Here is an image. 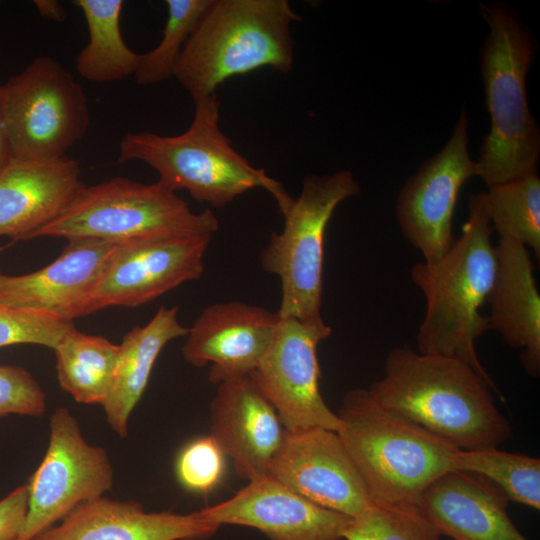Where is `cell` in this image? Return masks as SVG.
Segmentation results:
<instances>
[{"label":"cell","instance_id":"6da1fadb","mask_svg":"<svg viewBox=\"0 0 540 540\" xmlns=\"http://www.w3.org/2000/svg\"><path fill=\"white\" fill-rule=\"evenodd\" d=\"M384 372L367 388L371 395L457 449L498 448L512 435L493 380L458 358L403 345L389 351Z\"/></svg>","mask_w":540,"mask_h":540},{"label":"cell","instance_id":"7a4b0ae2","mask_svg":"<svg viewBox=\"0 0 540 540\" xmlns=\"http://www.w3.org/2000/svg\"><path fill=\"white\" fill-rule=\"evenodd\" d=\"M486 193L468 200V219L462 232L440 259L421 262L411 269L414 284L426 299L419 326L417 351L458 358L488 380L476 352V340L490 329L480 313L496 272Z\"/></svg>","mask_w":540,"mask_h":540},{"label":"cell","instance_id":"3957f363","mask_svg":"<svg viewBox=\"0 0 540 540\" xmlns=\"http://www.w3.org/2000/svg\"><path fill=\"white\" fill-rule=\"evenodd\" d=\"M337 432L370 500L419 505L424 490L452 471L456 447L380 404L368 389L349 391Z\"/></svg>","mask_w":540,"mask_h":540},{"label":"cell","instance_id":"277c9868","mask_svg":"<svg viewBox=\"0 0 540 540\" xmlns=\"http://www.w3.org/2000/svg\"><path fill=\"white\" fill-rule=\"evenodd\" d=\"M194 104L193 120L179 135L126 134L119 144L118 162L142 161L158 173V181L170 190H185L196 201L216 208L261 188L272 195L284 215L294 198L279 181L254 167L231 145L219 127L220 102L216 93Z\"/></svg>","mask_w":540,"mask_h":540},{"label":"cell","instance_id":"5b68a950","mask_svg":"<svg viewBox=\"0 0 540 540\" xmlns=\"http://www.w3.org/2000/svg\"><path fill=\"white\" fill-rule=\"evenodd\" d=\"M300 17L287 0H212L188 38L174 75L194 103L227 79L293 67L290 27Z\"/></svg>","mask_w":540,"mask_h":540},{"label":"cell","instance_id":"8992f818","mask_svg":"<svg viewBox=\"0 0 540 540\" xmlns=\"http://www.w3.org/2000/svg\"><path fill=\"white\" fill-rule=\"evenodd\" d=\"M489 32L481 51L491 128L476 162V176L488 186L536 171L540 133L528 105L526 74L534 46L504 5H480Z\"/></svg>","mask_w":540,"mask_h":540},{"label":"cell","instance_id":"52a82bcc","mask_svg":"<svg viewBox=\"0 0 540 540\" xmlns=\"http://www.w3.org/2000/svg\"><path fill=\"white\" fill-rule=\"evenodd\" d=\"M218 228L219 220L210 209L194 212L160 181L143 184L115 177L83 185L64 210L30 239L89 238L122 243L162 236H213Z\"/></svg>","mask_w":540,"mask_h":540},{"label":"cell","instance_id":"ba28073f","mask_svg":"<svg viewBox=\"0 0 540 540\" xmlns=\"http://www.w3.org/2000/svg\"><path fill=\"white\" fill-rule=\"evenodd\" d=\"M359 193V183L347 170L303 181L299 196L284 214L283 229L272 232L260 253L262 269L281 281L280 318L322 320L326 229L338 205Z\"/></svg>","mask_w":540,"mask_h":540},{"label":"cell","instance_id":"9c48e42d","mask_svg":"<svg viewBox=\"0 0 540 540\" xmlns=\"http://www.w3.org/2000/svg\"><path fill=\"white\" fill-rule=\"evenodd\" d=\"M6 131L16 160H57L89 127L87 98L73 75L49 56L36 57L1 84Z\"/></svg>","mask_w":540,"mask_h":540},{"label":"cell","instance_id":"30bf717a","mask_svg":"<svg viewBox=\"0 0 540 540\" xmlns=\"http://www.w3.org/2000/svg\"><path fill=\"white\" fill-rule=\"evenodd\" d=\"M113 478L106 451L84 439L67 408H57L46 454L28 483V511L15 540H32L79 505L102 497Z\"/></svg>","mask_w":540,"mask_h":540},{"label":"cell","instance_id":"8fae6325","mask_svg":"<svg viewBox=\"0 0 540 540\" xmlns=\"http://www.w3.org/2000/svg\"><path fill=\"white\" fill-rule=\"evenodd\" d=\"M331 334L324 320L280 318L274 338L250 377L275 408L288 431L325 428L338 432L341 421L319 387L317 349Z\"/></svg>","mask_w":540,"mask_h":540},{"label":"cell","instance_id":"7c38bea8","mask_svg":"<svg viewBox=\"0 0 540 540\" xmlns=\"http://www.w3.org/2000/svg\"><path fill=\"white\" fill-rule=\"evenodd\" d=\"M213 236H162L119 243L90 295L88 315L111 306L137 307L204 272Z\"/></svg>","mask_w":540,"mask_h":540},{"label":"cell","instance_id":"4fadbf2b","mask_svg":"<svg viewBox=\"0 0 540 540\" xmlns=\"http://www.w3.org/2000/svg\"><path fill=\"white\" fill-rule=\"evenodd\" d=\"M467 124L463 109L447 144L410 177L397 199L401 230L425 262L440 259L453 245L452 220L459 192L476 176V162L468 152Z\"/></svg>","mask_w":540,"mask_h":540},{"label":"cell","instance_id":"5bb4252c","mask_svg":"<svg viewBox=\"0 0 540 540\" xmlns=\"http://www.w3.org/2000/svg\"><path fill=\"white\" fill-rule=\"evenodd\" d=\"M266 475L307 500L351 518L372 503L333 430H285Z\"/></svg>","mask_w":540,"mask_h":540},{"label":"cell","instance_id":"9a60e30c","mask_svg":"<svg viewBox=\"0 0 540 540\" xmlns=\"http://www.w3.org/2000/svg\"><path fill=\"white\" fill-rule=\"evenodd\" d=\"M279 320L277 312L262 306L213 303L188 328L182 355L195 367L210 364L212 384L250 375L271 344Z\"/></svg>","mask_w":540,"mask_h":540},{"label":"cell","instance_id":"2e32d148","mask_svg":"<svg viewBox=\"0 0 540 540\" xmlns=\"http://www.w3.org/2000/svg\"><path fill=\"white\" fill-rule=\"evenodd\" d=\"M198 514L218 526L258 529L269 540H343L351 518L307 500L267 475L248 481L232 498Z\"/></svg>","mask_w":540,"mask_h":540},{"label":"cell","instance_id":"e0dca14e","mask_svg":"<svg viewBox=\"0 0 540 540\" xmlns=\"http://www.w3.org/2000/svg\"><path fill=\"white\" fill-rule=\"evenodd\" d=\"M118 244L71 239L54 261L35 272L0 273V303L70 321L88 315L91 292Z\"/></svg>","mask_w":540,"mask_h":540},{"label":"cell","instance_id":"ac0fdd59","mask_svg":"<svg viewBox=\"0 0 540 540\" xmlns=\"http://www.w3.org/2000/svg\"><path fill=\"white\" fill-rule=\"evenodd\" d=\"M285 428L273 405L247 376L218 384L211 403V434L235 473L248 481L264 476Z\"/></svg>","mask_w":540,"mask_h":540},{"label":"cell","instance_id":"d6986e66","mask_svg":"<svg viewBox=\"0 0 540 540\" xmlns=\"http://www.w3.org/2000/svg\"><path fill=\"white\" fill-rule=\"evenodd\" d=\"M508 502L489 480L450 471L424 490L419 506L440 536L453 540H528L509 517Z\"/></svg>","mask_w":540,"mask_h":540},{"label":"cell","instance_id":"ffe728a7","mask_svg":"<svg viewBox=\"0 0 540 540\" xmlns=\"http://www.w3.org/2000/svg\"><path fill=\"white\" fill-rule=\"evenodd\" d=\"M218 528L198 511L147 512L139 502L100 497L79 505L32 540H206Z\"/></svg>","mask_w":540,"mask_h":540},{"label":"cell","instance_id":"44dd1931","mask_svg":"<svg viewBox=\"0 0 540 540\" xmlns=\"http://www.w3.org/2000/svg\"><path fill=\"white\" fill-rule=\"evenodd\" d=\"M82 186L74 159H13L0 170V236L30 239Z\"/></svg>","mask_w":540,"mask_h":540},{"label":"cell","instance_id":"7402d4cb","mask_svg":"<svg viewBox=\"0 0 540 540\" xmlns=\"http://www.w3.org/2000/svg\"><path fill=\"white\" fill-rule=\"evenodd\" d=\"M496 272L486 302L490 329L497 330L513 348L522 349L527 374L540 375V295L528 249L511 239L495 246Z\"/></svg>","mask_w":540,"mask_h":540},{"label":"cell","instance_id":"603a6c76","mask_svg":"<svg viewBox=\"0 0 540 540\" xmlns=\"http://www.w3.org/2000/svg\"><path fill=\"white\" fill-rule=\"evenodd\" d=\"M187 333L188 328L178 320V307L161 306L146 325L124 335L112 386L102 405L109 426L121 438L127 436L128 419L146 389L160 352Z\"/></svg>","mask_w":540,"mask_h":540},{"label":"cell","instance_id":"cb8c5ba5","mask_svg":"<svg viewBox=\"0 0 540 540\" xmlns=\"http://www.w3.org/2000/svg\"><path fill=\"white\" fill-rule=\"evenodd\" d=\"M85 17L88 43L75 61L78 74L94 83H110L134 75L141 55L124 41L120 28L122 0H75Z\"/></svg>","mask_w":540,"mask_h":540},{"label":"cell","instance_id":"d4e9b609","mask_svg":"<svg viewBox=\"0 0 540 540\" xmlns=\"http://www.w3.org/2000/svg\"><path fill=\"white\" fill-rule=\"evenodd\" d=\"M53 350L61 388L79 403L103 405L112 386L119 345L73 328Z\"/></svg>","mask_w":540,"mask_h":540},{"label":"cell","instance_id":"484cf974","mask_svg":"<svg viewBox=\"0 0 540 540\" xmlns=\"http://www.w3.org/2000/svg\"><path fill=\"white\" fill-rule=\"evenodd\" d=\"M487 206L493 229L531 248L540 257V179L537 171L488 186Z\"/></svg>","mask_w":540,"mask_h":540},{"label":"cell","instance_id":"4316f807","mask_svg":"<svg viewBox=\"0 0 540 540\" xmlns=\"http://www.w3.org/2000/svg\"><path fill=\"white\" fill-rule=\"evenodd\" d=\"M452 471L479 475L498 487L509 501L540 510V460L498 448L458 449Z\"/></svg>","mask_w":540,"mask_h":540},{"label":"cell","instance_id":"83f0119b","mask_svg":"<svg viewBox=\"0 0 540 540\" xmlns=\"http://www.w3.org/2000/svg\"><path fill=\"white\" fill-rule=\"evenodd\" d=\"M212 0H166L168 17L158 45L141 55L137 84L152 85L174 75L182 50Z\"/></svg>","mask_w":540,"mask_h":540},{"label":"cell","instance_id":"f1b7e54d","mask_svg":"<svg viewBox=\"0 0 540 540\" xmlns=\"http://www.w3.org/2000/svg\"><path fill=\"white\" fill-rule=\"evenodd\" d=\"M440 535L419 505L372 502L348 520L343 540H439Z\"/></svg>","mask_w":540,"mask_h":540},{"label":"cell","instance_id":"f546056e","mask_svg":"<svg viewBox=\"0 0 540 540\" xmlns=\"http://www.w3.org/2000/svg\"><path fill=\"white\" fill-rule=\"evenodd\" d=\"M73 328V321L0 303V348L36 344L54 349Z\"/></svg>","mask_w":540,"mask_h":540},{"label":"cell","instance_id":"4dcf8cb0","mask_svg":"<svg viewBox=\"0 0 540 540\" xmlns=\"http://www.w3.org/2000/svg\"><path fill=\"white\" fill-rule=\"evenodd\" d=\"M224 453L209 435L190 442L180 453L176 473L188 490L207 492L213 489L224 473Z\"/></svg>","mask_w":540,"mask_h":540},{"label":"cell","instance_id":"1f68e13d","mask_svg":"<svg viewBox=\"0 0 540 540\" xmlns=\"http://www.w3.org/2000/svg\"><path fill=\"white\" fill-rule=\"evenodd\" d=\"M45 410V393L31 373L20 366L0 365V418L41 416Z\"/></svg>","mask_w":540,"mask_h":540},{"label":"cell","instance_id":"d6a6232c","mask_svg":"<svg viewBox=\"0 0 540 540\" xmlns=\"http://www.w3.org/2000/svg\"><path fill=\"white\" fill-rule=\"evenodd\" d=\"M28 484L18 486L0 500V540H15L28 511Z\"/></svg>","mask_w":540,"mask_h":540},{"label":"cell","instance_id":"836d02e7","mask_svg":"<svg viewBox=\"0 0 540 540\" xmlns=\"http://www.w3.org/2000/svg\"><path fill=\"white\" fill-rule=\"evenodd\" d=\"M34 5L38 13L48 21L62 22L67 18L66 9L56 0H36Z\"/></svg>","mask_w":540,"mask_h":540},{"label":"cell","instance_id":"e575fe53","mask_svg":"<svg viewBox=\"0 0 540 540\" xmlns=\"http://www.w3.org/2000/svg\"><path fill=\"white\" fill-rule=\"evenodd\" d=\"M13 160L12 151L6 131L0 84V170Z\"/></svg>","mask_w":540,"mask_h":540}]
</instances>
